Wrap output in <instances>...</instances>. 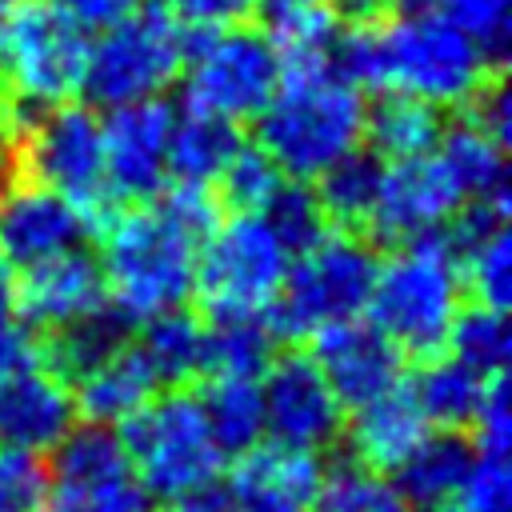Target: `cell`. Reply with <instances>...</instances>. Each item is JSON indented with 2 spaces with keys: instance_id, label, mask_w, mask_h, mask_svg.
<instances>
[{
  "instance_id": "cell-9",
  "label": "cell",
  "mask_w": 512,
  "mask_h": 512,
  "mask_svg": "<svg viewBox=\"0 0 512 512\" xmlns=\"http://www.w3.org/2000/svg\"><path fill=\"white\" fill-rule=\"evenodd\" d=\"M184 100L192 112L220 116L228 124L256 120L280 84V56L268 32L248 24L196 32L184 52Z\"/></svg>"
},
{
  "instance_id": "cell-38",
  "label": "cell",
  "mask_w": 512,
  "mask_h": 512,
  "mask_svg": "<svg viewBox=\"0 0 512 512\" xmlns=\"http://www.w3.org/2000/svg\"><path fill=\"white\" fill-rule=\"evenodd\" d=\"M436 12L456 24L492 64L504 60L512 40V0H436Z\"/></svg>"
},
{
  "instance_id": "cell-6",
  "label": "cell",
  "mask_w": 512,
  "mask_h": 512,
  "mask_svg": "<svg viewBox=\"0 0 512 512\" xmlns=\"http://www.w3.org/2000/svg\"><path fill=\"white\" fill-rule=\"evenodd\" d=\"M116 436L132 460L136 480L152 500H188L220 480L228 456L208 432L200 400L192 392H156L140 412L116 424Z\"/></svg>"
},
{
  "instance_id": "cell-21",
  "label": "cell",
  "mask_w": 512,
  "mask_h": 512,
  "mask_svg": "<svg viewBox=\"0 0 512 512\" xmlns=\"http://www.w3.org/2000/svg\"><path fill=\"white\" fill-rule=\"evenodd\" d=\"M476 464V448L456 428H428L424 440L388 472L412 512L444 508Z\"/></svg>"
},
{
  "instance_id": "cell-28",
  "label": "cell",
  "mask_w": 512,
  "mask_h": 512,
  "mask_svg": "<svg viewBox=\"0 0 512 512\" xmlns=\"http://www.w3.org/2000/svg\"><path fill=\"white\" fill-rule=\"evenodd\" d=\"M200 412L208 420L212 440L220 444L224 456H240L264 440V400H260V380L244 376H212L208 388L196 396Z\"/></svg>"
},
{
  "instance_id": "cell-39",
  "label": "cell",
  "mask_w": 512,
  "mask_h": 512,
  "mask_svg": "<svg viewBox=\"0 0 512 512\" xmlns=\"http://www.w3.org/2000/svg\"><path fill=\"white\" fill-rule=\"evenodd\" d=\"M48 464L40 452L0 444V512H44Z\"/></svg>"
},
{
  "instance_id": "cell-37",
  "label": "cell",
  "mask_w": 512,
  "mask_h": 512,
  "mask_svg": "<svg viewBox=\"0 0 512 512\" xmlns=\"http://www.w3.org/2000/svg\"><path fill=\"white\" fill-rule=\"evenodd\" d=\"M216 184H220L224 204H228L232 212H264V204H268V200L276 196V188L284 184V172H280L256 144H240Z\"/></svg>"
},
{
  "instance_id": "cell-11",
  "label": "cell",
  "mask_w": 512,
  "mask_h": 512,
  "mask_svg": "<svg viewBox=\"0 0 512 512\" xmlns=\"http://www.w3.org/2000/svg\"><path fill=\"white\" fill-rule=\"evenodd\" d=\"M44 512H148L152 496L108 424H72L52 448Z\"/></svg>"
},
{
  "instance_id": "cell-34",
  "label": "cell",
  "mask_w": 512,
  "mask_h": 512,
  "mask_svg": "<svg viewBox=\"0 0 512 512\" xmlns=\"http://www.w3.org/2000/svg\"><path fill=\"white\" fill-rule=\"evenodd\" d=\"M464 288L476 296V304L504 312L512 304V236L508 224L488 228L472 240L456 244Z\"/></svg>"
},
{
  "instance_id": "cell-22",
  "label": "cell",
  "mask_w": 512,
  "mask_h": 512,
  "mask_svg": "<svg viewBox=\"0 0 512 512\" xmlns=\"http://www.w3.org/2000/svg\"><path fill=\"white\" fill-rule=\"evenodd\" d=\"M432 424L424 420L416 396L408 392V380L396 384L392 392L352 408V424H348V444L356 452L360 464L376 468V472H392L428 432Z\"/></svg>"
},
{
  "instance_id": "cell-19",
  "label": "cell",
  "mask_w": 512,
  "mask_h": 512,
  "mask_svg": "<svg viewBox=\"0 0 512 512\" xmlns=\"http://www.w3.org/2000/svg\"><path fill=\"white\" fill-rule=\"evenodd\" d=\"M12 292H16L20 324H36L48 332L76 324V320H84L108 304L100 260L84 248L64 252L56 260H44L36 268H24L20 280L12 284Z\"/></svg>"
},
{
  "instance_id": "cell-12",
  "label": "cell",
  "mask_w": 512,
  "mask_h": 512,
  "mask_svg": "<svg viewBox=\"0 0 512 512\" xmlns=\"http://www.w3.org/2000/svg\"><path fill=\"white\" fill-rule=\"evenodd\" d=\"M16 160L24 180L76 200L92 220H96V204H108L100 116L88 104L44 108L40 120L16 140Z\"/></svg>"
},
{
  "instance_id": "cell-44",
  "label": "cell",
  "mask_w": 512,
  "mask_h": 512,
  "mask_svg": "<svg viewBox=\"0 0 512 512\" xmlns=\"http://www.w3.org/2000/svg\"><path fill=\"white\" fill-rule=\"evenodd\" d=\"M472 120L500 144V148H508V140H512V104H508V88L500 84V80H488V88L472 100Z\"/></svg>"
},
{
  "instance_id": "cell-13",
  "label": "cell",
  "mask_w": 512,
  "mask_h": 512,
  "mask_svg": "<svg viewBox=\"0 0 512 512\" xmlns=\"http://www.w3.org/2000/svg\"><path fill=\"white\" fill-rule=\"evenodd\" d=\"M464 204L468 200L452 180V172L444 168V160L436 152H424L408 160H388L380 168L368 224L380 240L408 244V240L440 236Z\"/></svg>"
},
{
  "instance_id": "cell-43",
  "label": "cell",
  "mask_w": 512,
  "mask_h": 512,
  "mask_svg": "<svg viewBox=\"0 0 512 512\" xmlns=\"http://www.w3.org/2000/svg\"><path fill=\"white\" fill-rule=\"evenodd\" d=\"M60 12L84 32V36H100L116 24H124L128 16H136L148 0H56Z\"/></svg>"
},
{
  "instance_id": "cell-49",
  "label": "cell",
  "mask_w": 512,
  "mask_h": 512,
  "mask_svg": "<svg viewBox=\"0 0 512 512\" xmlns=\"http://www.w3.org/2000/svg\"><path fill=\"white\" fill-rule=\"evenodd\" d=\"M388 8H396V12H424V8H432L436 0H384Z\"/></svg>"
},
{
  "instance_id": "cell-36",
  "label": "cell",
  "mask_w": 512,
  "mask_h": 512,
  "mask_svg": "<svg viewBox=\"0 0 512 512\" xmlns=\"http://www.w3.org/2000/svg\"><path fill=\"white\" fill-rule=\"evenodd\" d=\"M260 216L272 224V232L284 240V248H288L292 256H296L300 248H308L316 236L328 232V216L320 212L316 192H312L308 184H300V180H284V184L276 188V196L264 204Z\"/></svg>"
},
{
  "instance_id": "cell-50",
  "label": "cell",
  "mask_w": 512,
  "mask_h": 512,
  "mask_svg": "<svg viewBox=\"0 0 512 512\" xmlns=\"http://www.w3.org/2000/svg\"><path fill=\"white\" fill-rule=\"evenodd\" d=\"M4 188H8V168H4V160H0V196H4Z\"/></svg>"
},
{
  "instance_id": "cell-31",
  "label": "cell",
  "mask_w": 512,
  "mask_h": 512,
  "mask_svg": "<svg viewBox=\"0 0 512 512\" xmlns=\"http://www.w3.org/2000/svg\"><path fill=\"white\" fill-rule=\"evenodd\" d=\"M128 332H132V320L124 312H116L112 304L96 308L92 316L76 320V324H64L48 336V348H44V360L60 372V376H80L88 372L92 364H100L104 356H112L116 348L128 344Z\"/></svg>"
},
{
  "instance_id": "cell-29",
  "label": "cell",
  "mask_w": 512,
  "mask_h": 512,
  "mask_svg": "<svg viewBox=\"0 0 512 512\" xmlns=\"http://www.w3.org/2000/svg\"><path fill=\"white\" fill-rule=\"evenodd\" d=\"M140 356L160 384H184L204 372V320L188 308H168L140 320Z\"/></svg>"
},
{
  "instance_id": "cell-23",
  "label": "cell",
  "mask_w": 512,
  "mask_h": 512,
  "mask_svg": "<svg viewBox=\"0 0 512 512\" xmlns=\"http://www.w3.org/2000/svg\"><path fill=\"white\" fill-rule=\"evenodd\" d=\"M156 392H160V380L152 376L148 360L140 356L136 344H124L76 376L72 400H76V412H84V420L116 428L132 412H140Z\"/></svg>"
},
{
  "instance_id": "cell-10",
  "label": "cell",
  "mask_w": 512,
  "mask_h": 512,
  "mask_svg": "<svg viewBox=\"0 0 512 512\" xmlns=\"http://www.w3.org/2000/svg\"><path fill=\"white\" fill-rule=\"evenodd\" d=\"M292 252L260 212H232L196 248V292L212 316L268 312Z\"/></svg>"
},
{
  "instance_id": "cell-41",
  "label": "cell",
  "mask_w": 512,
  "mask_h": 512,
  "mask_svg": "<svg viewBox=\"0 0 512 512\" xmlns=\"http://www.w3.org/2000/svg\"><path fill=\"white\" fill-rule=\"evenodd\" d=\"M512 444V412H508V380L504 372L484 380V396L472 416V448L476 456H508Z\"/></svg>"
},
{
  "instance_id": "cell-33",
  "label": "cell",
  "mask_w": 512,
  "mask_h": 512,
  "mask_svg": "<svg viewBox=\"0 0 512 512\" xmlns=\"http://www.w3.org/2000/svg\"><path fill=\"white\" fill-rule=\"evenodd\" d=\"M380 160L364 148H356L352 156L336 160L332 168H324L312 184L316 200H320V212L336 224H356V220H368L372 212V200H376V184H380Z\"/></svg>"
},
{
  "instance_id": "cell-18",
  "label": "cell",
  "mask_w": 512,
  "mask_h": 512,
  "mask_svg": "<svg viewBox=\"0 0 512 512\" xmlns=\"http://www.w3.org/2000/svg\"><path fill=\"white\" fill-rule=\"evenodd\" d=\"M312 364L328 380L340 408H360L404 384V352L372 320H344L316 332Z\"/></svg>"
},
{
  "instance_id": "cell-27",
  "label": "cell",
  "mask_w": 512,
  "mask_h": 512,
  "mask_svg": "<svg viewBox=\"0 0 512 512\" xmlns=\"http://www.w3.org/2000/svg\"><path fill=\"white\" fill-rule=\"evenodd\" d=\"M440 132H444V124H440L436 108H428L412 96H396V92L380 96L364 120V140L372 144V156L380 164L432 152Z\"/></svg>"
},
{
  "instance_id": "cell-14",
  "label": "cell",
  "mask_w": 512,
  "mask_h": 512,
  "mask_svg": "<svg viewBox=\"0 0 512 512\" xmlns=\"http://www.w3.org/2000/svg\"><path fill=\"white\" fill-rule=\"evenodd\" d=\"M176 108L156 96L124 108H108L100 120L104 140V192L120 204H140L160 196L168 180V140Z\"/></svg>"
},
{
  "instance_id": "cell-35",
  "label": "cell",
  "mask_w": 512,
  "mask_h": 512,
  "mask_svg": "<svg viewBox=\"0 0 512 512\" xmlns=\"http://www.w3.org/2000/svg\"><path fill=\"white\" fill-rule=\"evenodd\" d=\"M444 348H448V356H456L460 364H468L480 376L504 372L508 368V348H512V332H508L504 312L484 308V304L460 308V316L448 328Z\"/></svg>"
},
{
  "instance_id": "cell-42",
  "label": "cell",
  "mask_w": 512,
  "mask_h": 512,
  "mask_svg": "<svg viewBox=\"0 0 512 512\" xmlns=\"http://www.w3.org/2000/svg\"><path fill=\"white\" fill-rule=\"evenodd\" d=\"M180 28L212 32V28H232L244 24L256 12V0H156Z\"/></svg>"
},
{
  "instance_id": "cell-47",
  "label": "cell",
  "mask_w": 512,
  "mask_h": 512,
  "mask_svg": "<svg viewBox=\"0 0 512 512\" xmlns=\"http://www.w3.org/2000/svg\"><path fill=\"white\" fill-rule=\"evenodd\" d=\"M336 8V16L340 20H352V24H372V20H380V12L388 8L384 0H332Z\"/></svg>"
},
{
  "instance_id": "cell-4",
  "label": "cell",
  "mask_w": 512,
  "mask_h": 512,
  "mask_svg": "<svg viewBox=\"0 0 512 512\" xmlns=\"http://www.w3.org/2000/svg\"><path fill=\"white\" fill-rule=\"evenodd\" d=\"M464 308L460 256L448 236H424L396 244L376 264L368 316L372 324L412 356H436L448 340L452 320Z\"/></svg>"
},
{
  "instance_id": "cell-48",
  "label": "cell",
  "mask_w": 512,
  "mask_h": 512,
  "mask_svg": "<svg viewBox=\"0 0 512 512\" xmlns=\"http://www.w3.org/2000/svg\"><path fill=\"white\" fill-rule=\"evenodd\" d=\"M308 4H328V0H256V8H264L268 16L292 12V8H308Z\"/></svg>"
},
{
  "instance_id": "cell-5",
  "label": "cell",
  "mask_w": 512,
  "mask_h": 512,
  "mask_svg": "<svg viewBox=\"0 0 512 512\" xmlns=\"http://www.w3.org/2000/svg\"><path fill=\"white\" fill-rule=\"evenodd\" d=\"M376 248L356 232H324L300 248L268 308L276 336L312 340L316 332L360 320L376 280Z\"/></svg>"
},
{
  "instance_id": "cell-30",
  "label": "cell",
  "mask_w": 512,
  "mask_h": 512,
  "mask_svg": "<svg viewBox=\"0 0 512 512\" xmlns=\"http://www.w3.org/2000/svg\"><path fill=\"white\" fill-rule=\"evenodd\" d=\"M484 380L480 372H472L468 364H460L456 356H428V364L408 380V392L416 396L420 412L428 424L436 428H460L472 424L476 404L484 396Z\"/></svg>"
},
{
  "instance_id": "cell-3",
  "label": "cell",
  "mask_w": 512,
  "mask_h": 512,
  "mask_svg": "<svg viewBox=\"0 0 512 512\" xmlns=\"http://www.w3.org/2000/svg\"><path fill=\"white\" fill-rule=\"evenodd\" d=\"M200 240L180 228L160 204L108 212L100 224V272L108 304L132 324L184 308L196 292Z\"/></svg>"
},
{
  "instance_id": "cell-1",
  "label": "cell",
  "mask_w": 512,
  "mask_h": 512,
  "mask_svg": "<svg viewBox=\"0 0 512 512\" xmlns=\"http://www.w3.org/2000/svg\"><path fill=\"white\" fill-rule=\"evenodd\" d=\"M332 64L356 88H384L428 108H468L484 88L492 60L440 12H400L380 24L340 28Z\"/></svg>"
},
{
  "instance_id": "cell-16",
  "label": "cell",
  "mask_w": 512,
  "mask_h": 512,
  "mask_svg": "<svg viewBox=\"0 0 512 512\" xmlns=\"http://www.w3.org/2000/svg\"><path fill=\"white\" fill-rule=\"evenodd\" d=\"M92 228L96 220L76 200L44 184L20 180V184H8L0 196V260L12 272H24L84 248Z\"/></svg>"
},
{
  "instance_id": "cell-25",
  "label": "cell",
  "mask_w": 512,
  "mask_h": 512,
  "mask_svg": "<svg viewBox=\"0 0 512 512\" xmlns=\"http://www.w3.org/2000/svg\"><path fill=\"white\" fill-rule=\"evenodd\" d=\"M276 328L268 312H228L204 324V372L208 376H244L260 380L276 360Z\"/></svg>"
},
{
  "instance_id": "cell-8",
  "label": "cell",
  "mask_w": 512,
  "mask_h": 512,
  "mask_svg": "<svg viewBox=\"0 0 512 512\" xmlns=\"http://www.w3.org/2000/svg\"><path fill=\"white\" fill-rule=\"evenodd\" d=\"M88 40L56 0H0V80L40 108L80 92Z\"/></svg>"
},
{
  "instance_id": "cell-45",
  "label": "cell",
  "mask_w": 512,
  "mask_h": 512,
  "mask_svg": "<svg viewBox=\"0 0 512 512\" xmlns=\"http://www.w3.org/2000/svg\"><path fill=\"white\" fill-rule=\"evenodd\" d=\"M12 268L0 260V368H8L20 352H28V340H24V324H20V312H16V292H12Z\"/></svg>"
},
{
  "instance_id": "cell-24",
  "label": "cell",
  "mask_w": 512,
  "mask_h": 512,
  "mask_svg": "<svg viewBox=\"0 0 512 512\" xmlns=\"http://www.w3.org/2000/svg\"><path fill=\"white\" fill-rule=\"evenodd\" d=\"M240 132L236 124L208 116V112H184L172 124V140H168V176L176 184H192V188H208L220 180V172L228 168V160L240 148Z\"/></svg>"
},
{
  "instance_id": "cell-26",
  "label": "cell",
  "mask_w": 512,
  "mask_h": 512,
  "mask_svg": "<svg viewBox=\"0 0 512 512\" xmlns=\"http://www.w3.org/2000/svg\"><path fill=\"white\" fill-rule=\"evenodd\" d=\"M444 168L452 172V180L460 184L464 200H492V196H508V164H504V148L468 116L456 120L440 132L436 148H432Z\"/></svg>"
},
{
  "instance_id": "cell-7",
  "label": "cell",
  "mask_w": 512,
  "mask_h": 512,
  "mask_svg": "<svg viewBox=\"0 0 512 512\" xmlns=\"http://www.w3.org/2000/svg\"><path fill=\"white\" fill-rule=\"evenodd\" d=\"M184 52H188L184 28L160 4H144L124 24L88 40L80 92L88 104L104 112L156 100L180 80Z\"/></svg>"
},
{
  "instance_id": "cell-20",
  "label": "cell",
  "mask_w": 512,
  "mask_h": 512,
  "mask_svg": "<svg viewBox=\"0 0 512 512\" xmlns=\"http://www.w3.org/2000/svg\"><path fill=\"white\" fill-rule=\"evenodd\" d=\"M320 476L324 464L316 452L260 440L256 448L236 456L228 488L248 512H308Z\"/></svg>"
},
{
  "instance_id": "cell-46",
  "label": "cell",
  "mask_w": 512,
  "mask_h": 512,
  "mask_svg": "<svg viewBox=\"0 0 512 512\" xmlns=\"http://www.w3.org/2000/svg\"><path fill=\"white\" fill-rule=\"evenodd\" d=\"M180 512H248L236 496H232V488L228 484H208V488H200V492H192L188 500H180Z\"/></svg>"
},
{
  "instance_id": "cell-40",
  "label": "cell",
  "mask_w": 512,
  "mask_h": 512,
  "mask_svg": "<svg viewBox=\"0 0 512 512\" xmlns=\"http://www.w3.org/2000/svg\"><path fill=\"white\" fill-rule=\"evenodd\" d=\"M436 512H512V472L508 456H476L460 492Z\"/></svg>"
},
{
  "instance_id": "cell-15",
  "label": "cell",
  "mask_w": 512,
  "mask_h": 512,
  "mask_svg": "<svg viewBox=\"0 0 512 512\" xmlns=\"http://www.w3.org/2000/svg\"><path fill=\"white\" fill-rule=\"evenodd\" d=\"M260 400L264 436H272L276 444L324 452L344 432V408L312 364V356H276L260 376Z\"/></svg>"
},
{
  "instance_id": "cell-32",
  "label": "cell",
  "mask_w": 512,
  "mask_h": 512,
  "mask_svg": "<svg viewBox=\"0 0 512 512\" xmlns=\"http://www.w3.org/2000/svg\"><path fill=\"white\" fill-rule=\"evenodd\" d=\"M308 512H412L388 472L360 460H344L320 476Z\"/></svg>"
},
{
  "instance_id": "cell-2",
  "label": "cell",
  "mask_w": 512,
  "mask_h": 512,
  "mask_svg": "<svg viewBox=\"0 0 512 512\" xmlns=\"http://www.w3.org/2000/svg\"><path fill=\"white\" fill-rule=\"evenodd\" d=\"M364 120V88L344 80L336 64H292L280 68V84L256 116V148L284 180L312 184L364 144Z\"/></svg>"
},
{
  "instance_id": "cell-17",
  "label": "cell",
  "mask_w": 512,
  "mask_h": 512,
  "mask_svg": "<svg viewBox=\"0 0 512 512\" xmlns=\"http://www.w3.org/2000/svg\"><path fill=\"white\" fill-rule=\"evenodd\" d=\"M72 424V384L40 352L28 348L8 368H0V444L52 452Z\"/></svg>"
}]
</instances>
